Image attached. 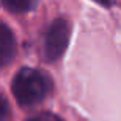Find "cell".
Returning a JSON list of instances; mask_svg holds the SVG:
<instances>
[{"mask_svg": "<svg viewBox=\"0 0 121 121\" xmlns=\"http://www.w3.org/2000/svg\"><path fill=\"white\" fill-rule=\"evenodd\" d=\"M11 89L20 107H34L51 93L53 81L45 71L25 67L16 73Z\"/></svg>", "mask_w": 121, "mask_h": 121, "instance_id": "6da1fadb", "label": "cell"}, {"mask_svg": "<svg viewBox=\"0 0 121 121\" xmlns=\"http://www.w3.org/2000/svg\"><path fill=\"white\" fill-rule=\"evenodd\" d=\"M71 25L64 17H57L47 28L43 37V59L48 62H56L65 53L70 42Z\"/></svg>", "mask_w": 121, "mask_h": 121, "instance_id": "7a4b0ae2", "label": "cell"}, {"mask_svg": "<svg viewBox=\"0 0 121 121\" xmlns=\"http://www.w3.org/2000/svg\"><path fill=\"white\" fill-rule=\"evenodd\" d=\"M16 56L14 34L5 23H0V68L9 65Z\"/></svg>", "mask_w": 121, "mask_h": 121, "instance_id": "3957f363", "label": "cell"}, {"mask_svg": "<svg viewBox=\"0 0 121 121\" xmlns=\"http://www.w3.org/2000/svg\"><path fill=\"white\" fill-rule=\"evenodd\" d=\"M37 2H39V0H2V3H3L8 9L13 11V13H17V14L33 11L37 6Z\"/></svg>", "mask_w": 121, "mask_h": 121, "instance_id": "277c9868", "label": "cell"}, {"mask_svg": "<svg viewBox=\"0 0 121 121\" xmlns=\"http://www.w3.org/2000/svg\"><path fill=\"white\" fill-rule=\"evenodd\" d=\"M26 121H64V120L54 113H50V112H40V113H36L34 117H30Z\"/></svg>", "mask_w": 121, "mask_h": 121, "instance_id": "5b68a950", "label": "cell"}, {"mask_svg": "<svg viewBox=\"0 0 121 121\" xmlns=\"http://www.w3.org/2000/svg\"><path fill=\"white\" fill-rule=\"evenodd\" d=\"M9 115H11L9 104H8L6 98L0 93V121H8L9 120Z\"/></svg>", "mask_w": 121, "mask_h": 121, "instance_id": "8992f818", "label": "cell"}, {"mask_svg": "<svg viewBox=\"0 0 121 121\" xmlns=\"http://www.w3.org/2000/svg\"><path fill=\"white\" fill-rule=\"evenodd\" d=\"M95 2H98V3L103 5V6H112L117 0H95Z\"/></svg>", "mask_w": 121, "mask_h": 121, "instance_id": "52a82bcc", "label": "cell"}]
</instances>
